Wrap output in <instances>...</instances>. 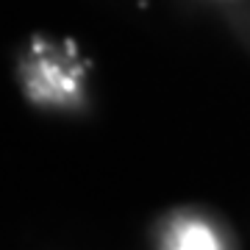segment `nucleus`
<instances>
[{
	"mask_svg": "<svg viewBox=\"0 0 250 250\" xmlns=\"http://www.w3.org/2000/svg\"><path fill=\"white\" fill-rule=\"evenodd\" d=\"M175 250H217V248H214V236L206 231L203 225H192V228L184 231Z\"/></svg>",
	"mask_w": 250,
	"mask_h": 250,
	"instance_id": "nucleus-1",
	"label": "nucleus"
}]
</instances>
